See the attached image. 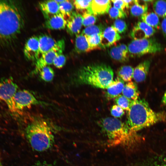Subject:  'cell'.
Segmentation results:
<instances>
[{"label": "cell", "mask_w": 166, "mask_h": 166, "mask_svg": "<svg viewBox=\"0 0 166 166\" xmlns=\"http://www.w3.org/2000/svg\"><path fill=\"white\" fill-rule=\"evenodd\" d=\"M109 13L110 17L113 19L124 18L126 16L124 11L117 9L114 6L110 7Z\"/></svg>", "instance_id": "cell-34"}, {"label": "cell", "mask_w": 166, "mask_h": 166, "mask_svg": "<svg viewBox=\"0 0 166 166\" xmlns=\"http://www.w3.org/2000/svg\"><path fill=\"white\" fill-rule=\"evenodd\" d=\"M134 69L129 65H124L120 67L117 71L118 77L123 81H131L133 78Z\"/></svg>", "instance_id": "cell-24"}, {"label": "cell", "mask_w": 166, "mask_h": 166, "mask_svg": "<svg viewBox=\"0 0 166 166\" xmlns=\"http://www.w3.org/2000/svg\"><path fill=\"white\" fill-rule=\"evenodd\" d=\"M23 52L25 57L28 60L36 61L39 58L40 52L38 37L33 36L27 40Z\"/></svg>", "instance_id": "cell-10"}, {"label": "cell", "mask_w": 166, "mask_h": 166, "mask_svg": "<svg viewBox=\"0 0 166 166\" xmlns=\"http://www.w3.org/2000/svg\"><path fill=\"white\" fill-rule=\"evenodd\" d=\"M18 87L12 77L0 79V101L4 102L11 113L20 114L16 109L14 97Z\"/></svg>", "instance_id": "cell-7"}, {"label": "cell", "mask_w": 166, "mask_h": 166, "mask_svg": "<svg viewBox=\"0 0 166 166\" xmlns=\"http://www.w3.org/2000/svg\"><path fill=\"white\" fill-rule=\"evenodd\" d=\"M121 36L113 26L105 29L102 34L101 48L109 47L119 41Z\"/></svg>", "instance_id": "cell-13"}, {"label": "cell", "mask_w": 166, "mask_h": 166, "mask_svg": "<svg viewBox=\"0 0 166 166\" xmlns=\"http://www.w3.org/2000/svg\"><path fill=\"white\" fill-rule=\"evenodd\" d=\"M102 34L85 36L91 50L100 49L101 47Z\"/></svg>", "instance_id": "cell-28"}, {"label": "cell", "mask_w": 166, "mask_h": 166, "mask_svg": "<svg viewBox=\"0 0 166 166\" xmlns=\"http://www.w3.org/2000/svg\"><path fill=\"white\" fill-rule=\"evenodd\" d=\"M156 166H166V158L164 159V161L162 163L157 164Z\"/></svg>", "instance_id": "cell-41"}, {"label": "cell", "mask_w": 166, "mask_h": 166, "mask_svg": "<svg viewBox=\"0 0 166 166\" xmlns=\"http://www.w3.org/2000/svg\"><path fill=\"white\" fill-rule=\"evenodd\" d=\"M129 55L138 57L145 54L156 53L162 51L163 48L155 39L151 38L133 40L128 46Z\"/></svg>", "instance_id": "cell-6"}, {"label": "cell", "mask_w": 166, "mask_h": 166, "mask_svg": "<svg viewBox=\"0 0 166 166\" xmlns=\"http://www.w3.org/2000/svg\"><path fill=\"white\" fill-rule=\"evenodd\" d=\"M0 166H2L0 160Z\"/></svg>", "instance_id": "cell-42"}, {"label": "cell", "mask_w": 166, "mask_h": 166, "mask_svg": "<svg viewBox=\"0 0 166 166\" xmlns=\"http://www.w3.org/2000/svg\"><path fill=\"white\" fill-rule=\"evenodd\" d=\"M113 72L109 66L93 64L84 66L78 71L74 81L102 89H106L113 80Z\"/></svg>", "instance_id": "cell-3"}, {"label": "cell", "mask_w": 166, "mask_h": 166, "mask_svg": "<svg viewBox=\"0 0 166 166\" xmlns=\"http://www.w3.org/2000/svg\"><path fill=\"white\" fill-rule=\"evenodd\" d=\"M154 12L158 16L166 18V1L158 0L154 1L153 4Z\"/></svg>", "instance_id": "cell-27"}, {"label": "cell", "mask_w": 166, "mask_h": 166, "mask_svg": "<svg viewBox=\"0 0 166 166\" xmlns=\"http://www.w3.org/2000/svg\"><path fill=\"white\" fill-rule=\"evenodd\" d=\"M58 4L60 13L67 19L73 12L74 6L73 3L69 0H64Z\"/></svg>", "instance_id": "cell-26"}, {"label": "cell", "mask_w": 166, "mask_h": 166, "mask_svg": "<svg viewBox=\"0 0 166 166\" xmlns=\"http://www.w3.org/2000/svg\"><path fill=\"white\" fill-rule=\"evenodd\" d=\"M111 7L110 0H92L87 11L95 15L103 14L109 12Z\"/></svg>", "instance_id": "cell-16"}, {"label": "cell", "mask_w": 166, "mask_h": 166, "mask_svg": "<svg viewBox=\"0 0 166 166\" xmlns=\"http://www.w3.org/2000/svg\"><path fill=\"white\" fill-rule=\"evenodd\" d=\"M60 54H61L57 51L51 50L42 54L41 56L36 61L35 67L33 74H37L44 67L53 64L54 58Z\"/></svg>", "instance_id": "cell-14"}, {"label": "cell", "mask_w": 166, "mask_h": 166, "mask_svg": "<svg viewBox=\"0 0 166 166\" xmlns=\"http://www.w3.org/2000/svg\"><path fill=\"white\" fill-rule=\"evenodd\" d=\"M66 61L65 56L62 54L57 56L54 58L53 63V65L58 69H61L65 65Z\"/></svg>", "instance_id": "cell-36"}, {"label": "cell", "mask_w": 166, "mask_h": 166, "mask_svg": "<svg viewBox=\"0 0 166 166\" xmlns=\"http://www.w3.org/2000/svg\"><path fill=\"white\" fill-rule=\"evenodd\" d=\"M166 121V113L152 110L144 99L138 98L133 101L127 111L126 124L133 132Z\"/></svg>", "instance_id": "cell-1"}, {"label": "cell", "mask_w": 166, "mask_h": 166, "mask_svg": "<svg viewBox=\"0 0 166 166\" xmlns=\"http://www.w3.org/2000/svg\"><path fill=\"white\" fill-rule=\"evenodd\" d=\"M75 44V51L77 53L90 51L86 38L82 33L76 35Z\"/></svg>", "instance_id": "cell-22"}, {"label": "cell", "mask_w": 166, "mask_h": 166, "mask_svg": "<svg viewBox=\"0 0 166 166\" xmlns=\"http://www.w3.org/2000/svg\"><path fill=\"white\" fill-rule=\"evenodd\" d=\"M155 32V29L142 21L134 26L130 35L133 40H140L149 38Z\"/></svg>", "instance_id": "cell-11"}, {"label": "cell", "mask_w": 166, "mask_h": 166, "mask_svg": "<svg viewBox=\"0 0 166 166\" xmlns=\"http://www.w3.org/2000/svg\"><path fill=\"white\" fill-rule=\"evenodd\" d=\"M100 125L106 133L109 145H127L132 141L135 133L126 124L115 118L106 117L100 122Z\"/></svg>", "instance_id": "cell-5"}, {"label": "cell", "mask_w": 166, "mask_h": 166, "mask_svg": "<svg viewBox=\"0 0 166 166\" xmlns=\"http://www.w3.org/2000/svg\"><path fill=\"white\" fill-rule=\"evenodd\" d=\"M44 25L45 28L54 30L64 29L66 27L67 20L60 14L45 19Z\"/></svg>", "instance_id": "cell-17"}, {"label": "cell", "mask_w": 166, "mask_h": 166, "mask_svg": "<svg viewBox=\"0 0 166 166\" xmlns=\"http://www.w3.org/2000/svg\"><path fill=\"white\" fill-rule=\"evenodd\" d=\"M124 113V110L117 105H113L111 109V115L115 118L121 117Z\"/></svg>", "instance_id": "cell-37"}, {"label": "cell", "mask_w": 166, "mask_h": 166, "mask_svg": "<svg viewBox=\"0 0 166 166\" xmlns=\"http://www.w3.org/2000/svg\"><path fill=\"white\" fill-rule=\"evenodd\" d=\"M92 0H75L73 1V4L76 9L78 11L87 10L90 6Z\"/></svg>", "instance_id": "cell-33"}, {"label": "cell", "mask_w": 166, "mask_h": 166, "mask_svg": "<svg viewBox=\"0 0 166 166\" xmlns=\"http://www.w3.org/2000/svg\"><path fill=\"white\" fill-rule=\"evenodd\" d=\"M23 17L18 7L10 1L0 0V40L9 41L21 32Z\"/></svg>", "instance_id": "cell-2"}, {"label": "cell", "mask_w": 166, "mask_h": 166, "mask_svg": "<svg viewBox=\"0 0 166 166\" xmlns=\"http://www.w3.org/2000/svg\"><path fill=\"white\" fill-rule=\"evenodd\" d=\"M26 136L32 148L39 152L50 148L54 142V136L51 128L45 121H34L26 127Z\"/></svg>", "instance_id": "cell-4"}, {"label": "cell", "mask_w": 166, "mask_h": 166, "mask_svg": "<svg viewBox=\"0 0 166 166\" xmlns=\"http://www.w3.org/2000/svg\"><path fill=\"white\" fill-rule=\"evenodd\" d=\"M104 29L102 25H93L85 27L81 33L85 36H91L102 34Z\"/></svg>", "instance_id": "cell-29"}, {"label": "cell", "mask_w": 166, "mask_h": 166, "mask_svg": "<svg viewBox=\"0 0 166 166\" xmlns=\"http://www.w3.org/2000/svg\"><path fill=\"white\" fill-rule=\"evenodd\" d=\"M15 106L20 113L23 109L35 105H45L46 103L38 100L30 92L26 89L18 91L14 97Z\"/></svg>", "instance_id": "cell-8"}, {"label": "cell", "mask_w": 166, "mask_h": 166, "mask_svg": "<svg viewBox=\"0 0 166 166\" xmlns=\"http://www.w3.org/2000/svg\"><path fill=\"white\" fill-rule=\"evenodd\" d=\"M111 1L113 3L114 7L121 10L124 11V9L125 8H128L124 0H113Z\"/></svg>", "instance_id": "cell-38"}, {"label": "cell", "mask_w": 166, "mask_h": 166, "mask_svg": "<svg viewBox=\"0 0 166 166\" xmlns=\"http://www.w3.org/2000/svg\"><path fill=\"white\" fill-rule=\"evenodd\" d=\"M122 94L128 99L134 101L139 98L140 93L136 83L131 81L124 85Z\"/></svg>", "instance_id": "cell-20"}, {"label": "cell", "mask_w": 166, "mask_h": 166, "mask_svg": "<svg viewBox=\"0 0 166 166\" xmlns=\"http://www.w3.org/2000/svg\"><path fill=\"white\" fill-rule=\"evenodd\" d=\"M110 56L113 59L121 62H125L128 60V55L125 53L118 45L112 47L109 51Z\"/></svg>", "instance_id": "cell-25"}, {"label": "cell", "mask_w": 166, "mask_h": 166, "mask_svg": "<svg viewBox=\"0 0 166 166\" xmlns=\"http://www.w3.org/2000/svg\"><path fill=\"white\" fill-rule=\"evenodd\" d=\"M39 73L41 79L46 82L52 81L54 76L53 70L49 66L43 68Z\"/></svg>", "instance_id": "cell-30"}, {"label": "cell", "mask_w": 166, "mask_h": 166, "mask_svg": "<svg viewBox=\"0 0 166 166\" xmlns=\"http://www.w3.org/2000/svg\"><path fill=\"white\" fill-rule=\"evenodd\" d=\"M148 4L144 0H134V3L130 7L131 14L135 17L141 16L147 12Z\"/></svg>", "instance_id": "cell-23"}, {"label": "cell", "mask_w": 166, "mask_h": 166, "mask_svg": "<svg viewBox=\"0 0 166 166\" xmlns=\"http://www.w3.org/2000/svg\"><path fill=\"white\" fill-rule=\"evenodd\" d=\"M142 21L154 29H159L160 24L158 16L152 12H146L141 16Z\"/></svg>", "instance_id": "cell-21"}, {"label": "cell", "mask_w": 166, "mask_h": 166, "mask_svg": "<svg viewBox=\"0 0 166 166\" xmlns=\"http://www.w3.org/2000/svg\"><path fill=\"white\" fill-rule=\"evenodd\" d=\"M162 102L164 105H166V90L164 92L162 97Z\"/></svg>", "instance_id": "cell-40"}, {"label": "cell", "mask_w": 166, "mask_h": 166, "mask_svg": "<svg viewBox=\"0 0 166 166\" xmlns=\"http://www.w3.org/2000/svg\"><path fill=\"white\" fill-rule=\"evenodd\" d=\"M150 65V61L146 60L139 64L134 69L133 78L136 82H142L146 79Z\"/></svg>", "instance_id": "cell-18"}, {"label": "cell", "mask_w": 166, "mask_h": 166, "mask_svg": "<svg viewBox=\"0 0 166 166\" xmlns=\"http://www.w3.org/2000/svg\"><path fill=\"white\" fill-rule=\"evenodd\" d=\"M40 54L41 55L51 50L62 54L65 48V42L62 39L57 41L50 36L45 34L38 37Z\"/></svg>", "instance_id": "cell-9"}, {"label": "cell", "mask_w": 166, "mask_h": 166, "mask_svg": "<svg viewBox=\"0 0 166 166\" xmlns=\"http://www.w3.org/2000/svg\"><path fill=\"white\" fill-rule=\"evenodd\" d=\"M113 26L119 34L125 33L127 29L125 22L120 19H116L115 21Z\"/></svg>", "instance_id": "cell-35"}, {"label": "cell", "mask_w": 166, "mask_h": 166, "mask_svg": "<svg viewBox=\"0 0 166 166\" xmlns=\"http://www.w3.org/2000/svg\"><path fill=\"white\" fill-rule=\"evenodd\" d=\"M133 101L131 100L123 95H120L115 99V102L117 105L123 110L127 111L130 108Z\"/></svg>", "instance_id": "cell-31"}, {"label": "cell", "mask_w": 166, "mask_h": 166, "mask_svg": "<svg viewBox=\"0 0 166 166\" xmlns=\"http://www.w3.org/2000/svg\"><path fill=\"white\" fill-rule=\"evenodd\" d=\"M82 25V15L79 13L73 11L67 20L66 29L70 35L79 34Z\"/></svg>", "instance_id": "cell-12"}, {"label": "cell", "mask_w": 166, "mask_h": 166, "mask_svg": "<svg viewBox=\"0 0 166 166\" xmlns=\"http://www.w3.org/2000/svg\"><path fill=\"white\" fill-rule=\"evenodd\" d=\"M39 6L45 19L61 14L59 4L55 0H47L39 3Z\"/></svg>", "instance_id": "cell-15"}, {"label": "cell", "mask_w": 166, "mask_h": 166, "mask_svg": "<svg viewBox=\"0 0 166 166\" xmlns=\"http://www.w3.org/2000/svg\"><path fill=\"white\" fill-rule=\"evenodd\" d=\"M124 85V82L122 80L118 77L116 78L106 89L107 99L110 100L116 98L122 92Z\"/></svg>", "instance_id": "cell-19"}, {"label": "cell", "mask_w": 166, "mask_h": 166, "mask_svg": "<svg viewBox=\"0 0 166 166\" xmlns=\"http://www.w3.org/2000/svg\"><path fill=\"white\" fill-rule=\"evenodd\" d=\"M82 16V25L85 27L93 25L97 21V18L96 16L87 11H84Z\"/></svg>", "instance_id": "cell-32"}, {"label": "cell", "mask_w": 166, "mask_h": 166, "mask_svg": "<svg viewBox=\"0 0 166 166\" xmlns=\"http://www.w3.org/2000/svg\"><path fill=\"white\" fill-rule=\"evenodd\" d=\"M160 28L164 36L166 38V18H163L162 20Z\"/></svg>", "instance_id": "cell-39"}, {"label": "cell", "mask_w": 166, "mask_h": 166, "mask_svg": "<svg viewBox=\"0 0 166 166\" xmlns=\"http://www.w3.org/2000/svg\"></svg>", "instance_id": "cell-43"}]
</instances>
